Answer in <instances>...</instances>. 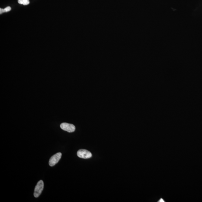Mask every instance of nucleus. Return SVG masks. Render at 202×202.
Listing matches in <instances>:
<instances>
[{
	"label": "nucleus",
	"instance_id": "f257e3e1",
	"mask_svg": "<svg viewBox=\"0 0 202 202\" xmlns=\"http://www.w3.org/2000/svg\"><path fill=\"white\" fill-rule=\"evenodd\" d=\"M44 188V183L43 181H40L37 184L35 187L34 196L36 198L39 197L42 193Z\"/></svg>",
	"mask_w": 202,
	"mask_h": 202
},
{
	"label": "nucleus",
	"instance_id": "f03ea898",
	"mask_svg": "<svg viewBox=\"0 0 202 202\" xmlns=\"http://www.w3.org/2000/svg\"><path fill=\"white\" fill-rule=\"evenodd\" d=\"M62 154L61 153L58 152L57 153L50 158L49 160L50 166H55L59 161L60 159H61Z\"/></svg>",
	"mask_w": 202,
	"mask_h": 202
},
{
	"label": "nucleus",
	"instance_id": "7ed1b4c3",
	"mask_svg": "<svg viewBox=\"0 0 202 202\" xmlns=\"http://www.w3.org/2000/svg\"><path fill=\"white\" fill-rule=\"evenodd\" d=\"M78 157L83 159H88L92 157V154L88 150L85 149L79 150L77 152Z\"/></svg>",
	"mask_w": 202,
	"mask_h": 202
},
{
	"label": "nucleus",
	"instance_id": "20e7f679",
	"mask_svg": "<svg viewBox=\"0 0 202 202\" xmlns=\"http://www.w3.org/2000/svg\"><path fill=\"white\" fill-rule=\"evenodd\" d=\"M60 127L63 130L67 131L69 132H73L75 130V127L74 125L72 124L67 123H62L60 125Z\"/></svg>",
	"mask_w": 202,
	"mask_h": 202
},
{
	"label": "nucleus",
	"instance_id": "39448f33",
	"mask_svg": "<svg viewBox=\"0 0 202 202\" xmlns=\"http://www.w3.org/2000/svg\"><path fill=\"white\" fill-rule=\"evenodd\" d=\"M11 7H8L5 9L0 8V14H2L4 13L8 12L11 11Z\"/></svg>",
	"mask_w": 202,
	"mask_h": 202
},
{
	"label": "nucleus",
	"instance_id": "423d86ee",
	"mask_svg": "<svg viewBox=\"0 0 202 202\" xmlns=\"http://www.w3.org/2000/svg\"><path fill=\"white\" fill-rule=\"evenodd\" d=\"M18 2L19 4L24 5H29L30 3L29 0H18Z\"/></svg>",
	"mask_w": 202,
	"mask_h": 202
},
{
	"label": "nucleus",
	"instance_id": "0eeeda50",
	"mask_svg": "<svg viewBox=\"0 0 202 202\" xmlns=\"http://www.w3.org/2000/svg\"><path fill=\"white\" fill-rule=\"evenodd\" d=\"M158 202H165V201H164V200H163V199H162V198H161V199H160V200H159V201H158Z\"/></svg>",
	"mask_w": 202,
	"mask_h": 202
}]
</instances>
